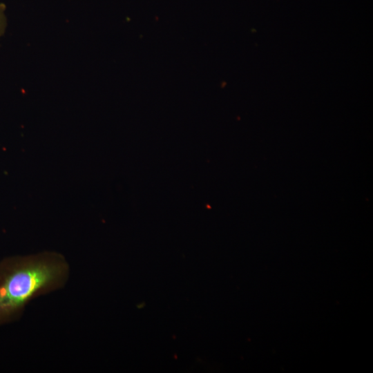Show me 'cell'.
<instances>
[{"instance_id":"obj_1","label":"cell","mask_w":373,"mask_h":373,"mask_svg":"<svg viewBox=\"0 0 373 373\" xmlns=\"http://www.w3.org/2000/svg\"><path fill=\"white\" fill-rule=\"evenodd\" d=\"M69 274L64 256L55 252L15 256L0 261V325L18 318L32 298L62 287Z\"/></svg>"},{"instance_id":"obj_2","label":"cell","mask_w":373,"mask_h":373,"mask_svg":"<svg viewBox=\"0 0 373 373\" xmlns=\"http://www.w3.org/2000/svg\"><path fill=\"white\" fill-rule=\"evenodd\" d=\"M5 9V5L0 3V37L3 33L6 26V20L4 15Z\"/></svg>"}]
</instances>
